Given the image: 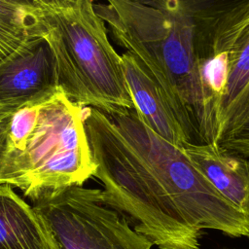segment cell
Wrapping results in <instances>:
<instances>
[{"label":"cell","mask_w":249,"mask_h":249,"mask_svg":"<svg viewBox=\"0 0 249 249\" xmlns=\"http://www.w3.org/2000/svg\"><path fill=\"white\" fill-rule=\"evenodd\" d=\"M94 8L114 41L157 83L190 142L212 143L197 73L191 1L112 0Z\"/></svg>","instance_id":"cell-1"},{"label":"cell","mask_w":249,"mask_h":249,"mask_svg":"<svg viewBox=\"0 0 249 249\" xmlns=\"http://www.w3.org/2000/svg\"><path fill=\"white\" fill-rule=\"evenodd\" d=\"M85 107L58 89L18 108L12 117L0 185L19 189L31 202L94 175Z\"/></svg>","instance_id":"cell-2"},{"label":"cell","mask_w":249,"mask_h":249,"mask_svg":"<svg viewBox=\"0 0 249 249\" xmlns=\"http://www.w3.org/2000/svg\"><path fill=\"white\" fill-rule=\"evenodd\" d=\"M29 37L49 44L58 88L73 102L111 116L134 109L122 63L91 0H31Z\"/></svg>","instance_id":"cell-3"},{"label":"cell","mask_w":249,"mask_h":249,"mask_svg":"<svg viewBox=\"0 0 249 249\" xmlns=\"http://www.w3.org/2000/svg\"><path fill=\"white\" fill-rule=\"evenodd\" d=\"M108 117L121 156L163 204L197 231L249 237V216L224 197L181 148L150 129L135 109Z\"/></svg>","instance_id":"cell-4"},{"label":"cell","mask_w":249,"mask_h":249,"mask_svg":"<svg viewBox=\"0 0 249 249\" xmlns=\"http://www.w3.org/2000/svg\"><path fill=\"white\" fill-rule=\"evenodd\" d=\"M84 117L96 164L93 176L104 187L103 201L124 215L136 232L160 249H198L202 231L164 205L131 171L110 138L106 114L85 107Z\"/></svg>","instance_id":"cell-5"},{"label":"cell","mask_w":249,"mask_h":249,"mask_svg":"<svg viewBox=\"0 0 249 249\" xmlns=\"http://www.w3.org/2000/svg\"><path fill=\"white\" fill-rule=\"evenodd\" d=\"M50 249H151L127 218L108 206L101 189L73 186L32 202Z\"/></svg>","instance_id":"cell-6"},{"label":"cell","mask_w":249,"mask_h":249,"mask_svg":"<svg viewBox=\"0 0 249 249\" xmlns=\"http://www.w3.org/2000/svg\"><path fill=\"white\" fill-rule=\"evenodd\" d=\"M191 3L197 28L228 53L229 77L217 113L216 143L249 109V0Z\"/></svg>","instance_id":"cell-7"},{"label":"cell","mask_w":249,"mask_h":249,"mask_svg":"<svg viewBox=\"0 0 249 249\" xmlns=\"http://www.w3.org/2000/svg\"><path fill=\"white\" fill-rule=\"evenodd\" d=\"M56 67L46 40L29 37L0 63V103L26 105L57 90Z\"/></svg>","instance_id":"cell-8"},{"label":"cell","mask_w":249,"mask_h":249,"mask_svg":"<svg viewBox=\"0 0 249 249\" xmlns=\"http://www.w3.org/2000/svg\"><path fill=\"white\" fill-rule=\"evenodd\" d=\"M194 166L229 201L249 216V159L216 143L187 142L181 147Z\"/></svg>","instance_id":"cell-9"},{"label":"cell","mask_w":249,"mask_h":249,"mask_svg":"<svg viewBox=\"0 0 249 249\" xmlns=\"http://www.w3.org/2000/svg\"><path fill=\"white\" fill-rule=\"evenodd\" d=\"M125 82L139 119L156 134L181 148L190 142L159 86L129 53L122 54Z\"/></svg>","instance_id":"cell-10"},{"label":"cell","mask_w":249,"mask_h":249,"mask_svg":"<svg viewBox=\"0 0 249 249\" xmlns=\"http://www.w3.org/2000/svg\"><path fill=\"white\" fill-rule=\"evenodd\" d=\"M0 249H50L38 213L9 185H0Z\"/></svg>","instance_id":"cell-11"},{"label":"cell","mask_w":249,"mask_h":249,"mask_svg":"<svg viewBox=\"0 0 249 249\" xmlns=\"http://www.w3.org/2000/svg\"><path fill=\"white\" fill-rule=\"evenodd\" d=\"M31 24V0H0L1 28L29 37Z\"/></svg>","instance_id":"cell-12"},{"label":"cell","mask_w":249,"mask_h":249,"mask_svg":"<svg viewBox=\"0 0 249 249\" xmlns=\"http://www.w3.org/2000/svg\"><path fill=\"white\" fill-rule=\"evenodd\" d=\"M216 144L249 159V109L240 122L222 136Z\"/></svg>","instance_id":"cell-13"},{"label":"cell","mask_w":249,"mask_h":249,"mask_svg":"<svg viewBox=\"0 0 249 249\" xmlns=\"http://www.w3.org/2000/svg\"><path fill=\"white\" fill-rule=\"evenodd\" d=\"M23 105L20 104H3L0 103V173L2 170L4 158L7 150L8 133L12 117L15 112Z\"/></svg>","instance_id":"cell-14"},{"label":"cell","mask_w":249,"mask_h":249,"mask_svg":"<svg viewBox=\"0 0 249 249\" xmlns=\"http://www.w3.org/2000/svg\"><path fill=\"white\" fill-rule=\"evenodd\" d=\"M29 37L18 35L0 27V63L17 53Z\"/></svg>","instance_id":"cell-15"}]
</instances>
